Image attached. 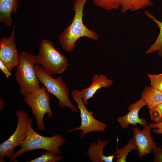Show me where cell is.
Here are the masks:
<instances>
[{
    "label": "cell",
    "mask_w": 162,
    "mask_h": 162,
    "mask_svg": "<svg viewBox=\"0 0 162 162\" xmlns=\"http://www.w3.org/2000/svg\"><path fill=\"white\" fill-rule=\"evenodd\" d=\"M97 7L107 10H116L121 6V0H92Z\"/></svg>",
    "instance_id": "cell-19"
},
{
    "label": "cell",
    "mask_w": 162,
    "mask_h": 162,
    "mask_svg": "<svg viewBox=\"0 0 162 162\" xmlns=\"http://www.w3.org/2000/svg\"><path fill=\"white\" fill-rule=\"evenodd\" d=\"M15 34L14 27L8 38L4 36L0 39V60L10 72L20 62V55L15 43Z\"/></svg>",
    "instance_id": "cell-9"
},
{
    "label": "cell",
    "mask_w": 162,
    "mask_h": 162,
    "mask_svg": "<svg viewBox=\"0 0 162 162\" xmlns=\"http://www.w3.org/2000/svg\"><path fill=\"white\" fill-rule=\"evenodd\" d=\"M153 4L152 0H121V11L123 13L142 10Z\"/></svg>",
    "instance_id": "cell-17"
},
{
    "label": "cell",
    "mask_w": 162,
    "mask_h": 162,
    "mask_svg": "<svg viewBox=\"0 0 162 162\" xmlns=\"http://www.w3.org/2000/svg\"><path fill=\"white\" fill-rule=\"evenodd\" d=\"M25 103L31 108L32 113L35 116L38 130H44L45 127L43 118L46 114L48 118L52 116L50 104V98L45 87L43 85L35 92L26 93L24 95Z\"/></svg>",
    "instance_id": "cell-7"
},
{
    "label": "cell",
    "mask_w": 162,
    "mask_h": 162,
    "mask_svg": "<svg viewBox=\"0 0 162 162\" xmlns=\"http://www.w3.org/2000/svg\"><path fill=\"white\" fill-rule=\"evenodd\" d=\"M31 117L29 123L26 137L21 148L15 152L11 160L14 161L20 155L31 150L43 149L61 155L62 152L59 147L64 145L66 139L61 135H55L50 137L41 136L33 129L32 126Z\"/></svg>",
    "instance_id": "cell-2"
},
{
    "label": "cell",
    "mask_w": 162,
    "mask_h": 162,
    "mask_svg": "<svg viewBox=\"0 0 162 162\" xmlns=\"http://www.w3.org/2000/svg\"><path fill=\"white\" fill-rule=\"evenodd\" d=\"M148 76L151 85L157 89L162 91V73L157 74H148Z\"/></svg>",
    "instance_id": "cell-22"
},
{
    "label": "cell",
    "mask_w": 162,
    "mask_h": 162,
    "mask_svg": "<svg viewBox=\"0 0 162 162\" xmlns=\"http://www.w3.org/2000/svg\"><path fill=\"white\" fill-rule=\"evenodd\" d=\"M162 148V144L160 146Z\"/></svg>",
    "instance_id": "cell-27"
},
{
    "label": "cell",
    "mask_w": 162,
    "mask_h": 162,
    "mask_svg": "<svg viewBox=\"0 0 162 162\" xmlns=\"http://www.w3.org/2000/svg\"><path fill=\"white\" fill-rule=\"evenodd\" d=\"M0 69L5 74L7 78L9 77L11 75V72L10 71L4 64L0 60Z\"/></svg>",
    "instance_id": "cell-25"
},
{
    "label": "cell",
    "mask_w": 162,
    "mask_h": 162,
    "mask_svg": "<svg viewBox=\"0 0 162 162\" xmlns=\"http://www.w3.org/2000/svg\"><path fill=\"white\" fill-rule=\"evenodd\" d=\"M144 14L156 24L160 29L159 34L156 40L145 52V54L147 55L158 51V55L162 57V22L157 20L153 14L148 10L145 11Z\"/></svg>",
    "instance_id": "cell-16"
},
{
    "label": "cell",
    "mask_w": 162,
    "mask_h": 162,
    "mask_svg": "<svg viewBox=\"0 0 162 162\" xmlns=\"http://www.w3.org/2000/svg\"><path fill=\"white\" fill-rule=\"evenodd\" d=\"M148 125L152 129V132L155 134H162V122L155 123H151Z\"/></svg>",
    "instance_id": "cell-24"
},
{
    "label": "cell",
    "mask_w": 162,
    "mask_h": 162,
    "mask_svg": "<svg viewBox=\"0 0 162 162\" xmlns=\"http://www.w3.org/2000/svg\"><path fill=\"white\" fill-rule=\"evenodd\" d=\"M108 140H102L99 139L96 143H91L87 151V154L90 160L92 162H112L114 154L106 156L104 154L103 150L105 146L108 144Z\"/></svg>",
    "instance_id": "cell-13"
},
{
    "label": "cell",
    "mask_w": 162,
    "mask_h": 162,
    "mask_svg": "<svg viewBox=\"0 0 162 162\" xmlns=\"http://www.w3.org/2000/svg\"><path fill=\"white\" fill-rule=\"evenodd\" d=\"M113 81L104 74L94 75L92 79L91 84L88 88L81 89V92L82 101L87 105L88 100L93 97L96 92L101 88H108L113 83Z\"/></svg>",
    "instance_id": "cell-12"
},
{
    "label": "cell",
    "mask_w": 162,
    "mask_h": 162,
    "mask_svg": "<svg viewBox=\"0 0 162 162\" xmlns=\"http://www.w3.org/2000/svg\"><path fill=\"white\" fill-rule=\"evenodd\" d=\"M88 0H75L73 4L74 15L70 24L67 27L59 37V41L62 49L71 52L75 47L76 41L86 37L95 41L99 37L93 30L88 28L84 24L83 17L84 5Z\"/></svg>",
    "instance_id": "cell-1"
},
{
    "label": "cell",
    "mask_w": 162,
    "mask_h": 162,
    "mask_svg": "<svg viewBox=\"0 0 162 162\" xmlns=\"http://www.w3.org/2000/svg\"><path fill=\"white\" fill-rule=\"evenodd\" d=\"M18 6L19 0H0V22L6 26H11V14L16 13Z\"/></svg>",
    "instance_id": "cell-14"
},
{
    "label": "cell",
    "mask_w": 162,
    "mask_h": 162,
    "mask_svg": "<svg viewBox=\"0 0 162 162\" xmlns=\"http://www.w3.org/2000/svg\"><path fill=\"white\" fill-rule=\"evenodd\" d=\"M16 115L18 122L15 131L8 140L0 145V162H3L5 157L10 160L15 152L14 148L21 146L26 137L31 117L27 112L22 110L16 111Z\"/></svg>",
    "instance_id": "cell-6"
},
{
    "label": "cell",
    "mask_w": 162,
    "mask_h": 162,
    "mask_svg": "<svg viewBox=\"0 0 162 162\" xmlns=\"http://www.w3.org/2000/svg\"><path fill=\"white\" fill-rule=\"evenodd\" d=\"M161 92L162 93V91H161Z\"/></svg>",
    "instance_id": "cell-28"
},
{
    "label": "cell",
    "mask_w": 162,
    "mask_h": 162,
    "mask_svg": "<svg viewBox=\"0 0 162 162\" xmlns=\"http://www.w3.org/2000/svg\"><path fill=\"white\" fill-rule=\"evenodd\" d=\"M64 157L49 151H46L41 156L29 162H56L60 161Z\"/></svg>",
    "instance_id": "cell-20"
},
{
    "label": "cell",
    "mask_w": 162,
    "mask_h": 162,
    "mask_svg": "<svg viewBox=\"0 0 162 162\" xmlns=\"http://www.w3.org/2000/svg\"><path fill=\"white\" fill-rule=\"evenodd\" d=\"M149 112L150 119L154 123L162 122V103L149 110Z\"/></svg>",
    "instance_id": "cell-21"
},
{
    "label": "cell",
    "mask_w": 162,
    "mask_h": 162,
    "mask_svg": "<svg viewBox=\"0 0 162 162\" xmlns=\"http://www.w3.org/2000/svg\"><path fill=\"white\" fill-rule=\"evenodd\" d=\"M154 154L153 162H162V148L160 147H157L153 151Z\"/></svg>",
    "instance_id": "cell-23"
},
{
    "label": "cell",
    "mask_w": 162,
    "mask_h": 162,
    "mask_svg": "<svg viewBox=\"0 0 162 162\" xmlns=\"http://www.w3.org/2000/svg\"><path fill=\"white\" fill-rule=\"evenodd\" d=\"M37 76L40 82L48 92L54 95L58 100V105L62 108H69L75 113L79 109L69 99V91L62 77L53 78L39 65L35 66Z\"/></svg>",
    "instance_id": "cell-5"
},
{
    "label": "cell",
    "mask_w": 162,
    "mask_h": 162,
    "mask_svg": "<svg viewBox=\"0 0 162 162\" xmlns=\"http://www.w3.org/2000/svg\"><path fill=\"white\" fill-rule=\"evenodd\" d=\"M135 150L138 154V150L133 138H130L127 142L126 145L122 148H116L114 154L116 158V162H125L126 158L129 153L131 151Z\"/></svg>",
    "instance_id": "cell-18"
},
{
    "label": "cell",
    "mask_w": 162,
    "mask_h": 162,
    "mask_svg": "<svg viewBox=\"0 0 162 162\" xmlns=\"http://www.w3.org/2000/svg\"><path fill=\"white\" fill-rule=\"evenodd\" d=\"M152 129L148 125L142 130L137 127L133 130V138L138 150L139 159L146 155L153 153L157 147L156 142L151 134Z\"/></svg>",
    "instance_id": "cell-10"
},
{
    "label": "cell",
    "mask_w": 162,
    "mask_h": 162,
    "mask_svg": "<svg viewBox=\"0 0 162 162\" xmlns=\"http://www.w3.org/2000/svg\"><path fill=\"white\" fill-rule=\"evenodd\" d=\"M73 98L76 103L77 108L80 111L81 118L80 126L69 130L71 132L74 130H81L82 132L80 135L81 138L89 133L94 131L103 132L107 127L104 123L96 119L93 116L92 112H90L84 104L80 91L73 90L71 93Z\"/></svg>",
    "instance_id": "cell-8"
},
{
    "label": "cell",
    "mask_w": 162,
    "mask_h": 162,
    "mask_svg": "<svg viewBox=\"0 0 162 162\" xmlns=\"http://www.w3.org/2000/svg\"><path fill=\"white\" fill-rule=\"evenodd\" d=\"M147 106L144 100L141 98L135 103L130 104L128 108V112L125 115L118 116L117 120L123 129L128 128L130 125H137L138 124L143 128L148 125L147 120L143 118H140L138 113L140 110L143 106Z\"/></svg>",
    "instance_id": "cell-11"
},
{
    "label": "cell",
    "mask_w": 162,
    "mask_h": 162,
    "mask_svg": "<svg viewBox=\"0 0 162 162\" xmlns=\"http://www.w3.org/2000/svg\"><path fill=\"white\" fill-rule=\"evenodd\" d=\"M5 102L0 97V109L1 110H2L4 108Z\"/></svg>",
    "instance_id": "cell-26"
},
{
    "label": "cell",
    "mask_w": 162,
    "mask_h": 162,
    "mask_svg": "<svg viewBox=\"0 0 162 162\" xmlns=\"http://www.w3.org/2000/svg\"><path fill=\"white\" fill-rule=\"evenodd\" d=\"M141 97L146 102L149 110L162 103V93L151 85L145 87Z\"/></svg>",
    "instance_id": "cell-15"
},
{
    "label": "cell",
    "mask_w": 162,
    "mask_h": 162,
    "mask_svg": "<svg viewBox=\"0 0 162 162\" xmlns=\"http://www.w3.org/2000/svg\"><path fill=\"white\" fill-rule=\"evenodd\" d=\"M36 59V64L41 65L51 75L63 73L68 66L67 58L55 48L52 42L47 39H43L41 42Z\"/></svg>",
    "instance_id": "cell-4"
},
{
    "label": "cell",
    "mask_w": 162,
    "mask_h": 162,
    "mask_svg": "<svg viewBox=\"0 0 162 162\" xmlns=\"http://www.w3.org/2000/svg\"><path fill=\"white\" fill-rule=\"evenodd\" d=\"M20 55L19 63L15 73L20 93L23 96L35 92L41 86L34 65L36 64V56L26 50L22 51Z\"/></svg>",
    "instance_id": "cell-3"
}]
</instances>
